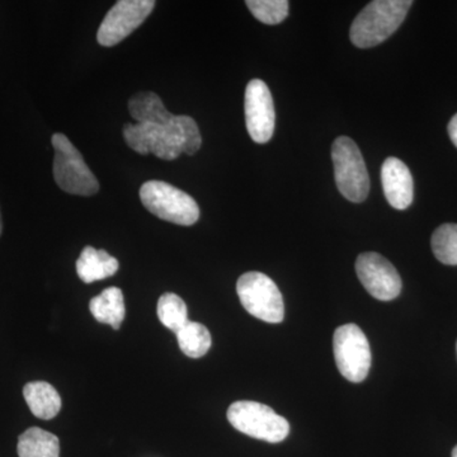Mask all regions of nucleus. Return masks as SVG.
I'll return each instance as SVG.
<instances>
[{"label": "nucleus", "mask_w": 457, "mask_h": 457, "mask_svg": "<svg viewBox=\"0 0 457 457\" xmlns=\"http://www.w3.org/2000/svg\"><path fill=\"white\" fill-rule=\"evenodd\" d=\"M123 137L134 152L143 155L152 153L163 161H174L183 153L194 155L203 144L196 121L176 114L164 125L126 123Z\"/></svg>", "instance_id": "1"}, {"label": "nucleus", "mask_w": 457, "mask_h": 457, "mask_svg": "<svg viewBox=\"0 0 457 457\" xmlns=\"http://www.w3.org/2000/svg\"><path fill=\"white\" fill-rule=\"evenodd\" d=\"M411 0H375L362 9L351 26L352 44L370 49L389 38L407 17Z\"/></svg>", "instance_id": "2"}, {"label": "nucleus", "mask_w": 457, "mask_h": 457, "mask_svg": "<svg viewBox=\"0 0 457 457\" xmlns=\"http://www.w3.org/2000/svg\"><path fill=\"white\" fill-rule=\"evenodd\" d=\"M140 200L147 212L173 224L191 227L200 218V207L194 198L162 180L144 183L140 188Z\"/></svg>", "instance_id": "3"}, {"label": "nucleus", "mask_w": 457, "mask_h": 457, "mask_svg": "<svg viewBox=\"0 0 457 457\" xmlns=\"http://www.w3.org/2000/svg\"><path fill=\"white\" fill-rule=\"evenodd\" d=\"M51 143L55 149L54 179L60 189L78 196H93L97 194L98 180L73 143L64 134H54Z\"/></svg>", "instance_id": "4"}, {"label": "nucleus", "mask_w": 457, "mask_h": 457, "mask_svg": "<svg viewBox=\"0 0 457 457\" xmlns=\"http://www.w3.org/2000/svg\"><path fill=\"white\" fill-rule=\"evenodd\" d=\"M228 420L237 431L257 440L278 444L287 438L290 425L269 405L240 400L228 409Z\"/></svg>", "instance_id": "5"}, {"label": "nucleus", "mask_w": 457, "mask_h": 457, "mask_svg": "<svg viewBox=\"0 0 457 457\" xmlns=\"http://www.w3.org/2000/svg\"><path fill=\"white\" fill-rule=\"evenodd\" d=\"M332 159L335 164L337 187L351 203H363L369 196L370 179L359 146L347 137L333 143Z\"/></svg>", "instance_id": "6"}, {"label": "nucleus", "mask_w": 457, "mask_h": 457, "mask_svg": "<svg viewBox=\"0 0 457 457\" xmlns=\"http://www.w3.org/2000/svg\"><path fill=\"white\" fill-rule=\"evenodd\" d=\"M237 293L246 312L266 323L278 324L285 318V303L278 285L261 272H246L237 282Z\"/></svg>", "instance_id": "7"}, {"label": "nucleus", "mask_w": 457, "mask_h": 457, "mask_svg": "<svg viewBox=\"0 0 457 457\" xmlns=\"http://www.w3.org/2000/svg\"><path fill=\"white\" fill-rule=\"evenodd\" d=\"M337 368L351 383H362L371 368V350L365 333L356 324L337 328L333 337Z\"/></svg>", "instance_id": "8"}, {"label": "nucleus", "mask_w": 457, "mask_h": 457, "mask_svg": "<svg viewBox=\"0 0 457 457\" xmlns=\"http://www.w3.org/2000/svg\"><path fill=\"white\" fill-rule=\"evenodd\" d=\"M154 7V0H120L111 8L99 26L98 44L111 47L125 40L143 25Z\"/></svg>", "instance_id": "9"}, {"label": "nucleus", "mask_w": 457, "mask_h": 457, "mask_svg": "<svg viewBox=\"0 0 457 457\" xmlns=\"http://www.w3.org/2000/svg\"><path fill=\"white\" fill-rule=\"evenodd\" d=\"M356 272L366 291L380 302L396 299L402 291L398 270L386 258L375 252L359 255Z\"/></svg>", "instance_id": "10"}, {"label": "nucleus", "mask_w": 457, "mask_h": 457, "mask_svg": "<svg viewBox=\"0 0 457 457\" xmlns=\"http://www.w3.org/2000/svg\"><path fill=\"white\" fill-rule=\"evenodd\" d=\"M246 130L258 144L269 143L275 132L276 113L269 87L261 79H253L245 89Z\"/></svg>", "instance_id": "11"}, {"label": "nucleus", "mask_w": 457, "mask_h": 457, "mask_svg": "<svg viewBox=\"0 0 457 457\" xmlns=\"http://www.w3.org/2000/svg\"><path fill=\"white\" fill-rule=\"evenodd\" d=\"M385 197L394 209L405 210L413 203L414 183L411 170L398 158H387L381 168Z\"/></svg>", "instance_id": "12"}, {"label": "nucleus", "mask_w": 457, "mask_h": 457, "mask_svg": "<svg viewBox=\"0 0 457 457\" xmlns=\"http://www.w3.org/2000/svg\"><path fill=\"white\" fill-rule=\"evenodd\" d=\"M119 261L107 253L98 251L93 246H86L77 261V273L86 284L111 278L119 270Z\"/></svg>", "instance_id": "13"}, {"label": "nucleus", "mask_w": 457, "mask_h": 457, "mask_svg": "<svg viewBox=\"0 0 457 457\" xmlns=\"http://www.w3.org/2000/svg\"><path fill=\"white\" fill-rule=\"evenodd\" d=\"M23 396L33 416L40 420H53L62 409V398L55 387L45 381H33L23 387Z\"/></svg>", "instance_id": "14"}, {"label": "nucleus", "mask_w": 457, "mask_h": 457, "mask_svg": "<svg viewBox=\"0 0 457 457\" xmlns=\"http://www.w3.org/2000/svg\"><path fill=\"white\" fill-rule=\"evenodd\" d=\"M89 311L99 323L108 324L114 330L120 329L125 319L122 291L119 287L106 288L104 293L90 300Z\"/></svg>", "instance_id": "15"}, {"label": "nucleus", "mask_w": 457, "mask_h": 457, "mask_svg": "<svg viewBox=\"0 0 457 457\" xmlns=\"http://www.w3.org/2000/svg\"><path fill=\"white\" fill-rule=\"evenodd\" d=\"M129 111L137 123L164 125L173 117L154 92H141L132 96L129 101Z\"/></svg>", "instance_id": "16"}, {"label": "nucleus", "mask_w": 457, "mask_h": 457, "mask_svg": "<svg viewBox=\"0 0 457 457\" xmlns=\"http://www.w3.org/2000/svg\"><path fill=\"white\" fill-rule=\"evenodd\" d=\"M20 457H60V441L53 433L32 427L18 438Z\"/></svg>", "instance_id": "17"}, {"label": "nucleus", "mask_w": 457, "mask_h": 457, "mask_svg": "<svg viewBox=\"0 0 457 457\" xmlns=\"http://www.w3.org/2000/svg\"><path fill=\"white\" fill-rule=\"evenodd\" d=\"M180 351L191 359H200L212 348V338L203 324L188 320L176 333Z\"/></svg>", "instance_id": "18"}, {"label": "nucleus", "mask_w": 457, "mask_h": 457, "mask_svg": "<svg viewBox=\"0 0 457 457\" xmlns=\"http://www.w3.org/2000/svg\"><path fill=\"white\" fill-rule=\"evenodd\" d=\"M158 318L165 328L177 333L188 321L187 305L179 295H162L158 302Z\"/></svg>", "instance_id": "19"}, {"label": "nucleus", "mask_w": 457, "mask_h": 457, "mask_svg": "<svg viewBox=\"0 0 457 457\" xmlns=\"http://www.w3.org/2000/svg\"><path fill=\"white\" fill-rule=\"evenodd\" d=\"M432 251L441 263L457 264V224H445L436 228L432 236Z\"/></svg>", "instance_id": "20"}, {"label": "nucleus", "mask_w": 457, "mask_h": 457, "mask_svg": "<svg viewBox=\"0 0 457 457\" xmlns=\"http://www.w3.org/2000/svg\"><path fill=\"white\" fill-rule=\"evenodd\" d=\"M246 7L262 23L278 25L288 14L287 0H248Z\"/></svg>", "instance_id": "21"}, {"label": "nucleus", "mask_w": 457, "mask_h": 457, "mask_svg": "<svg viewBox=\"0 0 457 457\" xmlns=\"http://www.w3.org/2000/svg\"><path fill=\"white\" fill-rule=\"evenodd\" d=\"M449 135L453 145L457 147V114L451 119L449 123Z\"/></svg>", "instance_id": "22"}, {"label": "nucleus", "mask_w": 457, "mask_h": 457, "mask_svg": "<svg viewBox=\"0 0 457 457\" xmlns=\"http://www.w3.org/2000/svg\"><path fill=\"white\" fill-rule=\"evenodd\" d=\"M3 231V221H2V213H0V236H2Z\"/></svg>", "instance_id": "23"}, {"label": "nucleus", "mask_w": 457, "mask_h": 457, "mask_svg": "<svg viewBox=\"0 0 457 457\" xmlns=\"http://www.w3.org/2000/svg\"><path fill=\"white\" fill-rule=\"evenodd\" d=\"M453 457H457V446L453 451Z\"/></svg>", "instance_id": "24"}]
</instances>
